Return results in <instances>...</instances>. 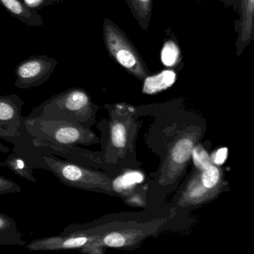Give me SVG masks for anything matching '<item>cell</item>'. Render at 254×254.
<instances>
[{"label":"cell","instance_id":"1","mask_svg":"<svg viewBox=\"0 0 254 254\" xmlns=\"http://www.w3.org/2000/svg\"><path fill=\"white\" fill-rule=\"evenodd\" d=\"M93 105L85 90L71 88L52 96L34 108L26 118L64 120L88 126L93 114Z\"/></svg>","mask_w":254,"mask_h":254},{"label":"cell","instance_id":"2","mask_svg":"<svg viewBox=\"0 0 254 254\" xmlns=\"http://www.w3.org/2000/svg\"><path fill=\"white\" fill-rule=\"evenodd\" d=\"M22 133L62 145L89 144L94 139V136L88 129L78 123L26 117H25L24 129Z\"/></svg>","mask_w":254,"mask_h":254},{"label":"cell","instance_id":"3","mask_svg":"<svg viewBox=\"0 0 254 254\" xmlns=\"http://www.w3.org/2000/svg\"><path fill=\"white\" fill-rule=\"evenodd\" d=\"M104 39L111 56L133 75L142 78L146 75L145 66L135 49L113 23L105 21Z\"/></svg>","mask_w":254,"mask_h":254},{"label":"cell","instance_id":"4","mask_svg":"<svg viewBox=\"0 0 254 254\" xmlns=\"http://www.w3.org/2000/svg\"><path fill=\"white\" fill-rule=\"evenodd\" d=\"M57 65V61L47 55L32 56L16 67L14 85L20 89L39 87L49 81Z\"/></svg>","mask_w":254,"mask_h":254},{"label":"cell","instance_id":"5","mask_svg":"<svg viewBox=\"0 0 254 254\" xmlns=\"http://www.w3.org/2000/svg\"><path fill=\"white\" fill-rule=\"evenodd\" d=\"M24 104L17 95L0 96V138L22 134L25 120L22 108Z\"/></svg>","mask_w":254,"mask_h":254},{"label":"cell","instance_id":"6","mask_svg":"<svg viewBox=\"0 0 254 254\" xmlns=\"http://www.w3.org/2000/svg\"><path fill=\"white\" fill-rule=\"evenodd\" d=\"M0 4L12 17L26 26L37 27L44 23V19L38 11L28 6L23 0H0Z\"/></svg>","mask_w":254,"mask_h":254},{"label":"cell","instance_id":"7","mask_svg":"<svg viewBox=\"0 0 254 254\" xmlns=\"http://www.w3.org/2000/svg\"><path fill=\"white\" fill-rule=\"evenodd\" d=\"M26 241L14 218L0 212V246L25 247Z\"/></svg>","mask_w":254,"mask_h":254},{"label":"cell","instance_id":"8","mask_svg":"<svg viewBox=\"0 0 254 254\" xmlns=\"http://www.w3.org/2000/svg\"><path fill=\"white\" fill-rule=\"evenodd\" d=\"M0 166L8 168L17 176L26 181L32 183L37 182V179L34 176V169L29 166L22 156L14 151L9 154L4 161L0 162Z\"/></svg>","mask_w":254,"mask_h":254},{"label":"cell","instance_id":"9","mask_svg":"<svg viewBox=\"0 0 254 254\" xmlns=\"http://www.w3.org/2000/svg\"><path fill=\"white\" fill-rule=\"evenodd\" d=\"M176 81L174 71L164 70L157 75L147 77L144 81L142 92L145 94H155L172 87Z\"/></svg>","mask_w":254,"mask_h":254},{"label":"cell","instance_id":"10","mask_svg":"<svg viewBox=\"0 0 254 254\" xmlns=\"http://www.w3.org/2000/svg\"><path fill=\"white\" fill-rule=\"evenodd\" d=\"M243 20L242 23V41L246 42L253 32L254 20V0H243Z\"/></svg>","mask_w":254,"mask_h":254},{"label":"cell","instance_id":"11","mask_svg":"<svg viewBox=\"0 0 254 254\" xmlns=\"http://www.w3.org/2000/svg\"><path fill=\"white\" fill-rule=\"evenodd\" d=\"M193 148V142L191 139L188 138L181 139L172 149V160L178 164L187 163L191 156Z\"/></svg>","mask_w":254,"mask_h":254},{"label":"cell","instance_id":"12","mask_svg":"<svg viewBox=\"0 0 254 254\" xmlns=\"http://www.w3.org/2000/svg\"><path fill=\"white\" fill-rule=\"evenodd\" d=\"M144 180V176L139 172H129L114 181V187L118 191L128 190L136 184H140Z\"/></svg>","mask_w":254,"mask_h":254},{"label":"cell","instance_id":"13","mask_svg":"<svg viewBox=\"0 0 254 254\" xmlns=\"http://www.w3.org/2000/svg\"><path fill=\"white\" fill-rule=\"evenodd\" d=\"M180 53L178 46L173 41L165 44L161 52V60L166 66H174L179 59Z\"/></svg>","mask_w":254,"mask_h":254},{"label":"cell","instance_id":"14","mask_svg":"<svg viewBox=\"0 0 254 254\" xmlns=\"http://www.w3.org/2000/svg\"><path fill=\"white\" fill-rule=\"evenodd\" d=\"M220 179V172L215 166H208L203 170L201 175V182L206 189H212L217 185Z\"/></svg>","mask_w":254,"mask_h":254},{"label":"cell","instance_id":"15","mask_svg":"<svg viewBox=\"0 0 254 254\" xmlns=\"http://www.w3.org/2000/svg\"><path fill=\"white\" fill-rule=\"evenodd\" d=\"M191 157H192L194 165L200 170H204L208 166L212 164L209 154L201 146L193 148L192 151H191Z\"/></svg>","mask_w":254,"mask_h":254},{"label":"cell","instance_id":"16","mask_svg":"<svg viewBox=\"0 0 254 254\" xmlns=\"http://www.w3.org/2000/svg\"><path fill=\"white\" fill-rule=\"evenodd\" d=\"M111 139L117 148H123L126 143V130L121 123L114 125L111 129Z\"/></svg>","mask_w":254,"mask_h":254},{"label":"cell","instance_id":"17","mask_svg":"<svg viewBox=\"0 0 254 254\" xmlns=\"http://www.w3.org/2000/svg\"><path fill=\"white\" fill-rule=\"evenodd\" d=\"M22 188L17 183L0 175V194L21 192Z\"/></svg>","mask_w":254,"mask_h":254},{"label":"cell","instance_id":"18","mask_svg":"<svg viewBox=\"0 0 254 254\" xmlns=\"http://www.w3.org/2000/svg\"><path fill=\"white\" fill-rule=\"evenodd\" d=\"M104 245L111 248H120L126 244V239L119 233H111L106 235L103 239Z\"/></svg>","mask_w":254,"mask_h":254},{"label":"cell","instance_id":"19","mask_svg":"<svg viewBox=\"0 0 254 254\" xmlns=\"http://www.w3.org/2000/svg\"><path fill=\"white\" fill-rule=\"evenodd\" d=\"M135 11L140 17H145L151 8V0H130Z\"/></svg>","mask_w":254,"mask_h":254},{"label":"cell","instance_id":"20","mask_svg":"<svg viewBox=\"0 0 254 254\" xmlns=\"http://www.w3.org/2000/svg\"><path fill=\"white\" fill-rule=\"evenodd\" d=\"M64 0H23V2L33 9L39 11L45 7L61 3Z\"/></svg>","mask_w":254,"mask_h":254},{"label":"cell","instance_id":"21","mask_svg":"<svg viewBox=\"0 0 254 254\" xmlns=\"http://www.w3.org/2000/svg\"><path fill=\"white\" fill-rule=\"evenodd\" d=\"M227 155H228V150L227 148H220L212 157V162L217 166H221L225 163Z\"/></svg>","mask_w":254,"mask_h":254},{"label":"cell","instance_id":"22","mask_svg":"<svg viewBox=\"0 0 254 254\" xmlns=\"http://www.w3.org/2000/svg\"><path fill=\"white\" fill-rule=\"evenodd\" d=\"M11 149L8 148L7 145H5V144L2 143L0 140V152L2 153H9Z\"/></svg>","mask_w":254,"mask_h":254}]
</instances>
